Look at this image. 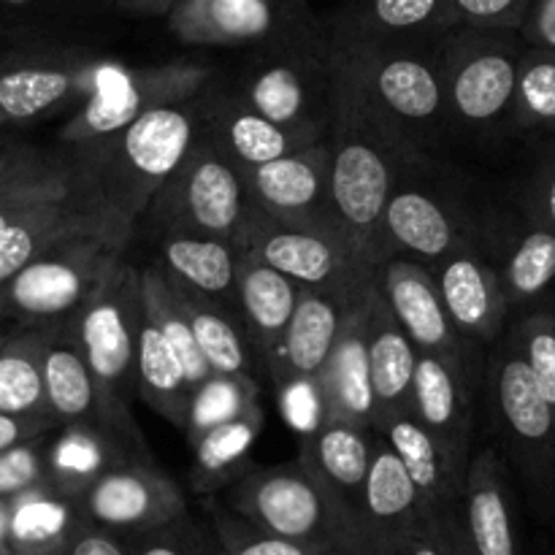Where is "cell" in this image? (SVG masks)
Instances as JSON below:
<instances>
[{"mask_svg": "<svg viewBox=\"0 0 555 555\" xmlns=\"http://www.w3.org/2000/svg\"><path fill=\"white\" fill-rule=\"evenodd\" d=\"M372 291L347 312L339 339L314 379L318 417L356 421L374 428V393L366 352V312Z\"/></svg>", "mask_w": 555, "mask_h": 555, "instance_id": "cell-25", "label": "cell"}, {"mask_svg": "<svg viewBox=\"0 0 555 555\" xmlns=\"http://www.w3.org/2000/svg\"><path fill=\"white\" fill-rule=\"evenodd\" d=\"M117 9L141 16H168L179 0H112Z\"/></svg>", "mask_w": 555, "mask_h": 555, "instance_id": "cell-57", "label": "cell"}, {"mask_svg": "<svg viewBox=\"0 0 555 555\" xmlns=\"http://www.w3.org/2000/svg\"><path fill=\"white\" fill-rule=\"evenodd\" d=\"M215 555H222V551H220V545H217V553Z\"/></svg>", "mask_w": 555, "mask_h": 555, "instance_id": "cell-63", "label": "cell"}, {"mask_svg": "<svg viewBox=\"0 0 555 555\" xmlns=\"http://www.w3.org/2000/svg\"><path fill=\"white\" fill-rule=\"evenodd\" d=\"M9 524H11V502L0 499V555H14L9 547Z\"/></svg>", "mask_w": 555, "mask_h": 555, "instance_id": "cell-58", "label": "cell"}, {"mask_svg": "<svg viewBox=\"0 0 555 555\" xmlns=\"http://www.w3.org/2000/svg\"><path fill=\"white\" fill-rule=\"evenodd\" d=\"M475 390V366L431 352L417 356L410 412L442 444L461 475L469 472L472 461Z\"/></svg>", "mask_w": 555, "mask_h": 555, "instance_id": "cell-19", "label": "cell"}, {"mask_svg": "<svg viewBox=\"0 0 555 555\" xmlns=\"http://www.w3.org/2000/svg\"><path fill=\"white\" fill-rule=\"evenodd\" d=\"M450 27V0H347L331 22V30L385 43H437Z\"/></svg>", "mask_w": 555, "mask_h": 555, "instance_id": "cell-30", "label": "cell"}, {"mask_svg": "<svg viewBox=\"0 0 555 555\" xmlns=\"http://www.w3.org/2000/svg\"><path fill=\"white\" fill-rule=\"evenodd\" d=\"M43 385H47L49 412L57 423L101 426V396L85 356L68 331H57L43 352Z\"/></svg>", "mask_w": 555, "mask_h": 555, "instance_id": "cell-37", "label": "cell"}, {"mask_svg": "<svg viewBox=\"0 0 555 555\" xmlns=\"http://www.w3.org/2000/svg\"><path fill=\"white\" fill-rule=\"evenodd\" d=\"M524 211L529 220L555 231V139H542V150L524 184Z\"/></svg>", "mask_w": 555, "mask_h": 555, "instance_id": "cell-49", "label": "cell"}, {"mask_svg": "<svg viewBox=\"0 0 555 555\" xmlns=\"http://www.w3.org/2000/svg\"><path fill=\"white\" fill-rule=\"evenodd\" d=\"M198 133L201 95L155 108L106 139L68 146L90 184L108 236L119 247H128L152 198L188 157Z\"/></svg>", "mask_w": 555, "mask_h": 555, "instance_id": "cell-1", "label": "cell"}, {"mask_svg": "<svg viewBox=\"0 0 555 555\" xmlns=\"http://www.w3.org/2000/svg\"><path fill=\"white\" fill-rule=\"evenodd\" d=\"M166 22L190 47H263L307 20L285 0H179Z\"/></svg>", "mask_w": 555, "mask_h": 555, "instance_id": "cell-18", "label": "cell"}, {"mask_svg": "<svg viewBox=\"0 0 555 555\" xmlns=\"http://www.w3.org/2000/svg\"><path fill=\"white\" fill-rule=\"evenodd\" d=\"M486 390L496 431L518 469L537 493L553 496L555 412L509 334L488 358Z\"/></svg>", "mask_w": 555, "mask_h": 555, "instance_id": "cell-10", "label": "cell"}, {"mask_svg": "<svg viewBox=\"0 0 555 555\" xmlns=\"http://www.w3.org/2000/svg\"><path fill=\"white\" fill-rule=\"evenodd\" d=\"M52 423L57 421L41 415H9V412H0V453L22 442H30V439H38L47 428H52Z\"/></svg>", "mask_w": 555, "mask_h": 555, "instance_id": "cell-53", "label": "cell"}, {"mask_svg": "<svg viewBox=\"0 0 555 555\" xmlns=\"http://www.w3.org/2000/svg\"><path fill=\"white\" fill-rule=\"evenodd\" d=\"M390 555H450L448 545H444L442 534L428 524L426 518L404 537V540L396 545V551Z\"/></svg>", "mask_w": 555, "mask_h": 555, "instance_id": "cell-54", "label": "cell"}, {"mask_svg": "<svg viewBox=\"0 0 555 555\" xmlns=\"http://www.w3.org/2000/svg\"><path fill=\"white\" fill-rule=\"evenodd\" d=\"M5 312V304H3V296H0V314Z\"/></svg>", "mask_w": 555, "mask_h": 555, "instance_id": "cell-60", "label": "cell"}, {"mask_svg": "<svg viewBox=\"0 0 555 555\" xmlns=\"http://www.w3.org/2000/svg\"><path fill=\"white\" fill-rule=\"evenodd\" d=\"M531 5L534 0H450V16H453V27L480 25L518 30Z\"/></svg>", "mask_w": 555, "mask_h": 555, "instance_id": "cell-50", "label": "cell"}, {"mask_svg": "<svg viewBox=\"0 0 555 555\" xmlns=\"http://www.w3.org/2000/svg\"><path fill=\"white\" fill-rule=\"evenodd\" d=\"M509 130L529 139H555V52L551 49L526 43Z\"/></svg>", "mask_w": 555, "mask_h": 555, "instance_id": "cell-42", "label": "cell"}, {"mask_svg": "<svg viewBox=\"0 0 555 555\" xmlns=\"http://www.w3.org/2000/svg\"><path fill=\"white\" fill-rule=\"evenodd\" d=\"M198 135L231 157L238 168L263 166L323 141L274 122L236 87H215V81L201 92Z\"/></svg>", "mask_w": 555, "mask_h": 555, "instance_id": "cell-16", "label": "cell"}, {"mask_svg": "<svg viewBox=\"0 0 555 555\" xmlns=\"http://www.w3.org/2000/svg\"><path fill=\"white\" fill-rule=\"evenodd\" d=\"M524 49L526 41L513 27L455 25L444 33L439 63L453 128L466 133L509 128Z\"/></svg>", "mask_w": 555, "mask_h": 555, "instance_id": "cell-7", "label": "cell"}, {"mask_svg": "<svg viewBox=\"0 0 555 555\" xmlns=\"http://www.w3.org/2000/svg\"><path fill=\"white\" fill-rule=\"evenodd\" d=\"M434 529L442 534V540H444V545H448L450 555H475V553H472L469 537H466L464 518H455V520H450V524H444V526H434Z\"/></svg>", "mask_w": 555, "mask_h": 555, "instance_id": "cell-56", "label": "cell"}, {"mask_svg": "<svg viewBox=\"0 0 555 555\" xmlns=\"http://www.w3.org/2000/svg\"><path fill=\"white\" fill-rule=\"evenodd\" d=\"M79 504L87 524L128 537L190 515L182 488L152 459H130L103 472Z\"/></svg>", "mask_w": 555, "mask_h": 555, "instance_id": "cell-13", "label": "cell"}, {"mask_svg": "<svg viewBox=\"0 0 555 555\" xmlns=\"http://www.w3.org/2000/svg\"><path fill=\"white\" fill-rule=\"evenodd\" d=\"M377 287L417 352L477 366V345L466 339L450 320L437 276L428 266L393 255L377 266Z\"/></svg>", "mask_w": 555, "mask_h": 555, "instance_id": "cell-15", "label": "cell"}, {"mask_svg": "<svg viewBox=\"0 0 555 555\" xmlns=\"http://www.w3.org/2000/svg\"><path fill=\"white\" fill-rule=\"evenodd\" d=\"M122 253L103 231L76 233L30 260L0 296L5 309L30 323L70 320Z\"/></svg>", "mask_w": 555, "mask_h": 555, "instance_id": "cell-11", "label": "cell"}, {"mask_svg": "<svg viewBox=\"0 0 555 555\" xmlns=\"http://www.w3.org/2000/svg\"><path fill=\"white\" fill-rule=\"evenodd\" d=\"M225 507L274 537L312 547L350 545V526L301 464V459L280 466H253L228 488Z\"/></svg>", "mask_w": 555, "mask_h": 555, "instance_id": "cell-8", "label": "cell"}, {"mask_svg": "<svg viewBox=\"0 0 555 555\" xmlns=\"http://www.w3.org/2000/svg\"><path fill=\"white\" fill-rule=\"evenodd\" d=\"M334 70L417 157L453 130L437 43H385L328 27Z\"/></svg>", "mask_w": 555, "mask_h": 555, "instance_id": "cell-2", "label": "cell"}, {"mask_svg": "<svg viewBox=\"0 0 555 555\" xmlns=\"http://www.w3.org/2000/svg\"><path fill=\"white\" fill-rule=\"evenodd\" d=\"M144 301H141V269L119 255L70 318L68 336L85 356L98 396H101V428L133 455L152 459L144 437L130 412V399L139 396V331Z\"/></svg>", "mask_w": 555, "mask_h": 555, "instance_id": "cell-4", "label": "cell"}, {"mask_svg": "<svg viewBox=\"0 0 555 555\" xmlns=\"http://www.w3.org/2000/svg\"><path fill=\"white\" fill-rule=\"evenodd\" d=\"M160 266L173 282L193 287L201 296L222 304L242 318L238 309V266L242 249L211 236L171 233L160 236Z\"/></svg>", "mask_w": 555, "mask_h": 555, "instance_id": "cell-32", "label": "cell"}, {"mask_svg": "<svg viewBox=\"0 0 555 555\" xmlns=\"http://www.w3.org/2000/svg\"><path fill=\"white\" fill-rule=\"evenodd\" d=\"M334 85L328 30L304 22L249 54L233 87L274 122L325 139Z\"/></svg>", "mask_w": 555, "mask_h": 555, "instance_id": "cell-5", "label": "cell"}, {"mask_svg": "<svg viewBox=\"0 0 555 555\" xmlns=\"http://www.w3.org/2000/svg\"><path fill=\"white\" fill-rule=\"evenodd\" d=\"M374 428L356 421L318 417L301 439V464L325 488L350 526V545H356L358 520L363 507L369 464H372Z\"/></svg>", "mask_w": 555, "mask_h": 555, "instance_id": "cell-20", "label": "cell"}, {"mask_svg": "<svg viewBox=\"0 0 555 555\" xmlns=\"http://www.w3.org/2000/svg\"><path fill=\"white\" fill-rule=\"evenodd\" d=\"M49 480L47 459L38 450L36 439L0 453V499H16L30 488Z\"/></svg>", "mask_w": 555, "mask_h": 555, "instance_id": "cell-48", "label": "cell"}, {"mask_svg": "<svg viewBox=\"0 0 555 555\" xmlns=\"http://www.w3.org/2000/svg\"><path fill=\"white\" fill-rule=\"evenodd\" d=\"M325 141L336 220L352 249L377 269L390 258L385 242V209L399 188L401 168L417 163V157L363 106L361 98L339 76Z\"/></svg>", "mask_w": 555, "mask_h": 555, "instance_id": "cell-3", "label": "cell"}, {"mask_svg": "<svg viewBox=\"0 0 555 555\" xmlns=\"http://www.w3.org/2000/svg\"><path fill=\"white\" fill-rule=\"evenodd\" d=\"M90 231H103L108 236L106 222L98 215L95 201L90 195V184L85 179L76 190L27 211L14 225L0 233V287L14 280L30 260L52 249L54 244L65 242L76 233Z\"/></svg>", "mask_w": 555, "mask_h": 555, "instance_id": "cell-27", "label": "cell"}, {"mask_svg": "<svg viewBox=\"0 0 555 555\" xmlns=\"http://www.w3.org/2000/svg\"><path fill=\"white\" fill-rule=\"evenodd\" d=\"M325 555H361V553L352 551V547H347V545H334Z\"/></svg>", "mask_w": 555, "mask_h": 555, "instance_id": "cell-59", "label": "cell"}, {"mask_svg": "<svg viewBox=\"0 0 555 555\" xmlns=\"http://www.w3.org/2000/svg\"><path fill=\"white\" fill-rule=\"evenodd\" d=\"M65 428L68 431L57 439V444L49 453L47 469L49 482L68 496L81 499L103 472L122 464V461L141 459V455L130 453L122 442H117L112 434L103 431L101 426L76 423V426Z\"/></svg>", "mask_w": 555, "mask_h": 555, "instance_id": "cell-38", "label": "cell"}, {"mask_svg": "<svg viewBox=\"0 0 555 555\" xmlns=\"http://www.w3.org/2000/svg\"><path fill=\"white\" fill-rule=\"evenodd\" d=\"M5 122V117H3V112H0V125H3Z\"/></svg>", "mask_w": 555, "mask_h": 555, "instance_id": "cell-62", "label": "cell"}, {"mask_svg": "<svg viewBox=\"0 0 555 555\" xmlns=\"http://www.w3.org/2000/svg\"><path fill=\"white\" fill-rule=\"evenodd\" d=\"M242 255L263 260L296 285L314 291H363L377 280V269L347 238L318 228L287 225L260 206L242 242Z\"/></svg>", "mask_w": 555, "mask_h": 555, "instance_id": "cell-12", "label": "cell"}, {"mask_svg": "<svg viewBox=\"0 0 555 555\" xmlns=\"http://www.w3.org/2000/svg\"><path fill=\"white\" fill-rule=\"evenodd\" d=\"M423 520L421 493L404 461L379 428H374L372 464L363 488L361 520L352 551L361 555H390Z\"/></svg>", "mask_w": 555, "mask_h": 555, "instance_id": "cell-21", "label": "cell"}, {"mask_svg": "<svg viewBox=\"0 0 555 555\" xmlns=\"http://www.w3.org/2000/svg\"><path fill=\"white\" fill-rule=\"evenodd\" d=\"M5 341H9V339H3V336H0V347H3V345H5Z\"/></svg>", "mask_w": 555, "mask_h": 555, "instance_id": "cell-61", "label": "cell"}, {"mask_svg": "<svg viewBox=\"0 0 555 555\" xmlns=\"http://www.w3.org/2000/svg\"><path fill=\"white\" fill-rule=\"evenodd\" d=\"M242 173L253 201L269 217L347 238L331 201V155L325 139L280 160L242 168Z\"/></svg>", "mask_w": 555, "mask_h": 555, "instance_id": "cell-14", "label": "cell"}, {"mask_svg": "<svg viewBox=\"0 0 555 555\" xmlns=\"http://www.w3.org/2000/svg\"><path fill=\"white\" fill-rule=\"evenodd\" d=\"M43 157V152L33 150L25 144H0V182H5L9 177L20 173L22 168L33 166V163Z\"/></svg>", "mask_w": 555, "mask_h": 555, "instance_id": "cell-55", "label": "cell"}, {"mask_svg": "<svg viewBox=\"0 0 555 555\" xmlns=\"http://www.w3.org/2000/svg\"><path fill=\"white\" fill-rule=\"evenodd\" d=\"M57 328L33 331L0 347V412L52 417L43 385V352Z\"/></svg>", "mask_w": 555, "mask_h": 555, "instance_id": "cell-39", "label": "cell"}, {"mask_svg": "<svg viewBox=\"0 0 555 555\" xmlns=\"http://www.w3.org/2000/svg\"><path fill=\"white\" fill-rule=\"evenodd\" d=\"M85 524L79 499L47 480L11 499L9 547L14 555H65Z\"/></svg>", "mask_w": 555, "mask_h": 555, "instance_id": "cell-33", "label": "cell"}, {"mask_svg": "<svg viewBox=\"0 0 555 555\" xmlns=\"http://www.w3.org/2000/svg\"><path fill=\"white\" fill-rule=\"evenodd\" d=\"M385 242L390 258L401 255L428 266L431 271L459 249L477 247L475 233L466 225L461 211L450 209L428 190L401 188V184L390 195L385 209Z\"/></svg>", "mask_w": 555, "mask_h": 555, "instance_id": "cell-22", "label": "cell"}, {"mask_svg": "<svg viewBox=\"0 0 555 555\" xmlns=\"http://www.w3.org/2000/svg\"><path fill=\"white\" fill-rule=\"evenodd\" d=\"M65 555H133V551H130L128 534H119V531L103 529V526L95 524H85Z\"/></svg>", "mask_w": 555, "mask_h": 555, "instance_id": "cell-51", "label": "cell"}, {"mask_svg": "<svg viewBox=\"0 0 555 555\" xmlns=\"http://www.w3.org/2000/svg\"><path fill=\"white\" fill-rule=\"evenodd\" d=\"M388 437L406 472L415 480L421 493L423 518L431 526H444L455 518H464V486L466 475L453 466L442 444L417 423L412 412L393 415L379 426Z\"/></svg>", "mask_w": 555, "mask_h": 555, "instance_id": "cell-26", "label": "cell"}, {"mask_svg": "<svg viewBox=\"0 0 555 555\" xmlns=\"http://www.w3.org/2000/svg\"><path fill=\"white\" fill-rule=\"evenodd\" d=\"M141 301H144V309L155 320L157 328L166 334V339L171 341L173 350L182 358V366L188 372L190 385L193 388L204 385L215 372L206 363L198 339L193 334V325H190L188 312H184L182 301L173 293L171 280H168L160 263H152L146 269H141Z\"/></svg>", "mask_w": 555, "mask_h": 555, "instance_id": "cell-41", "label": "cell"}, {"mask_svg": "<svg viewBox=\"0 0 555 555\" xmlns=\"http://www.w3.org/2000/svg\"><path fill=\"white\" fill-rule=\"evenodd\" d=\"M81 182L85 177H81L79 163L68 146L63 155L43 152V157H38L33 166L22 168L20 173L0 182V233L14 225L20 217H25L27 211L70 193Z\"/></svg>", "mask_w": 555, "mask_h": 555, "instance_id": "cell-40", "label": "cell"}, {"mask_svg": "<svg viewBox=\"0 0 555 555\" xmlns=\"http://www.w3.org/2000/svg\"><path fill=\"white\" fill-rule=\"evenodd\" d=\"M464 529L475 555H524L513 493L496 450L472 455L464 486Z\"/></svg>", "mask_w": 555, "mask_h": 555, "instance_id": "cell-29", "label": "cell"}, {"mask_svg": "<svg viewBox=\"0 0 555 555\" xmlns=\"http://www.w3.org/2000/svg\"><path fill=\"white\" fill-rule=\"evenodd\" d=\"M518 33L529 47L555 52V0H534L518 25Z\"/></svg>", "mask_w": 555, "mask_h": 555, "instance_id": "cell-52", "label": "cell"}, {"mask_svg": "<svg viewBox=\"0 0 555 555\" xmlns=\"http://www.w3.org/2000/svg\"><path fill=\"white\" fill-rule=\"evenodd\" d=\"M133 555H215L217 540L209 526H198L193 515L171 520L157 529L130 534Z\"/></svg>", "mask_w": 555, "mask_h": 555, "instance_id": "cell-47", "label": "cell"}, {"mask_svg": "<svg viewBox=\"0 0 555 555\" xmlns=\"http://www.w3.org/2000/svg\"><path fill=\"white\" fill-rule=\"evenodd\" d=\"M193 393L182 358L144 309L139 331V399L182 431Z\"/></svg>", "mask_w": 555, "mask_h": 555, "instance_id": "cell-35", "label": "cell"}, {"mask_svg": "<svg viewBox=\"0 0 555 555\" xmlns=\"http://www.w3.org/2000/svg\"><path fill=\"white\" fill-rule=\"evenodd\" d=\"M260 410V383L249 374H211L204 385H198L190 399L188 421H184V439L188 444L198 442L211 428L238 421L249 412Z\"/></svg>", "mask_w": 555, "mask_h": 555, "instance_id": "cell-44", "label": "cell"}, {"mask_svg": "<svg viewBox=\"0 0 555 555\" xmlns=\"http://www.w3.org/2000/svg\"><path fill=\"white\" fill-rule=\"evenodd\" d=\"M509 336L555 412V307H542L524 314L513 325Z\"/></svg>", "mask_w": 555, "mask_h": 555, "instance_id": "cell-46", "label": "cell"}, {"mask_svg": "<svg viewBox=\"0 0 555 555\" xmlns=\"http://www.w3.org/2000/svg\"><path fill=\"white\" fill-rule=\"evenodd\" d=\"M206 515H209V529L222 555H325L331 551V547L325 551V547L301 545V542L269 534L225 504H206Z\"/></svg>", "mask_w": 555, "mask_h": 555, "instance_id": "cell-45", "label": "cell"}, {"mask_svg": "<svg viewBox=\"0 0 555 555\" xmlns=\"http://www.w3.org/2000/svg\"><path fill=\"white\" fill-rule=\"evenodd\" d=\"M106 63L103 57L74 54L0 70V112L5 122L41 117L68 101L81 103L101 85Z\"/></svg>", "mask_w": 555, "mask_h": 555, "instance_id": "cell-24", "label": "cell"}, {"mask_svg": "<svg viewBox=\"0 0 555 555\" xmlns=\"http://www.w3.org/2000/svg\"><path fill=\"white\" fill-rule=\"evenodd\" d=\"M366 352L369 374L374 393V428L388 417L404 415L412 406V385H415L417 347L390 312L388 301L374 285L366 312Z\"/></svg>", "mask_w": 555, "mask_h": 555, "instance_id": "cell-28", "label": "cell"}, {"mask_svg": "<svg viewBox=\"0 0 555 555\" xmlns=\"http://www.w3.org/2000/svg\"><path fill=\"white\" fill-rule=\"evenodd\" d=\"M509 309L540 301L555 282V231L526 217V228L509 247L502 269Z\"/></svg>", "mask_w": 555, "mask_h": 555, "instance_id": "cell-43", "label": "cell"}, {"mask_svg": "<svg viewBox=\"0 0 555 555\" xmlns=\"http://www.w3.org/2000/svg\"><path fill=\"white\" fill-rule=\"evenodd\" d=\"M377 282V280H374ZM374 282L363 291H314L301 287L296 312H293L287 334L282 339L280 352L271 361L266 377L274 383L276 393L287 399V393L304 385H314L320 369L328 361L336 339L341 334L347 312L366 296Z\"/></svg>", "mask_w": 555, "mask_h": 555, "instance_id": "cell-17", "label": "cell"}, {"mask_svg": "<svg viewBox=\"0 0 555 555\" xmlns=\"http://www.w3.org/2000/svg\"><path fill=\"white\" fill-rule=\"evenodd\" d=\"M434 276L455 328L475 345L499 341L509 314L502 271L486 263L480 249L466 247L442 260Z\"/></svg>", "mask_w": 555, "mask_h": 555, "instance_id": "cell-23", "label": "cell"}, {"mask_svg": "<svg viewBox=\"0 0 555 555\" xmlns=\"http://www.w3.org/2000/svg\"><path fill=\"white\" fill-rule=\"evenodd\" d=\"M263 428V410H255L238 421L211 428L209 434L193 442V466H190V488L195 496H211V493L231 488L242 480L253 464L249 453L258 442Z\"/></svg>", "mask_w": 555, "mask_h": 555, "instance_id": "cell-36", "label": "cell"}, {"mask_svg": "<svg viewBox=\"0 0 555 555\" xmlns=\"http://www.w3.org/2000/svg\"><path fill=\"white\" fill-rule=\"evenodd\" d=\"M166 271V269H163ZM171 280V276H168ZM173 293L182 301L184 312H188L193 334L198 339L201 352H204L206 363L215 374H249L258 377L266 374L263 363H260L258 352H255L253 341H249L247 328H244L242 318L231 312L222 304L211 301V298L201 296L193 287L173 282Z\"/></svg>", "mask_w": 555, "mask_h": 555, "instance_id": "cell-34", "label": "cell"}, {"mask_svg": "<svg viewBox=\"0 0 555 555\" xmlns=\"http://www.w3.org/2000/svg\"><path fill=\"white\" fill-rule=\"evenodd\" d=\"M255 209L242 168L198 135L188 157L157 190L141 222L157 238L188 233L222 238L242 249Z\"/></svg>", "mask_w": 555, "mask_h": 555, "instance_id": "cell-6", "label": "cell"}, {"mask_svg": "<svg viewBox=\"0 0 555 555\" xmlns=\"http://www.w3.org/2000/svg\"><path fill=\"white\" fill-rule=\"evenodd\" d=\"M298 293H301V285L266 266L263 260L242 255L238 309H242V323L266 372H269L271 361L276 358L282 339H285L287 325L296 312Z\"/></svg>", "mask_w": 555, "mask_h": 555, "instance_id": "cell-31", "label": "cell"}, {"mask_svg": "<svg viewBox=\"0 0 555 555\" xmlns=\"http://www.w3.org/2000/svg\"><path fill=\"white\" fill-rule=\"evenodd\" d=\"M209 85L211 68L193 60H171L144 68H128L108 60L101 74V85L79 103L60 139L68 146L92 144L128 128L130 122L155 108L193 101Z\"/></svg>", "mask_w": 555, "mask_h": 555, "instance_id": "cell-9", "label": "cell"}]
</instances>
